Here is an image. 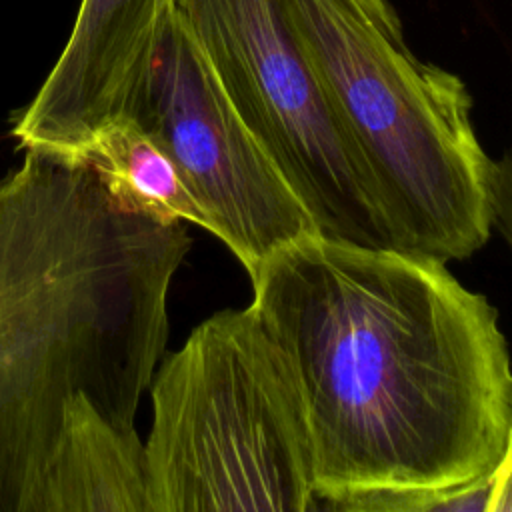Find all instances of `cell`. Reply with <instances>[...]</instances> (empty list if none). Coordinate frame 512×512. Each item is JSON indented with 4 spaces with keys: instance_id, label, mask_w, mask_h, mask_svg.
I'll list each match as a JSON object with an SVG mask.
<instances>
[{
    "instance_id": "6",
    "label": "cell",
    "mask_w": 512,
    "mask_h": 512,
    "mask_svg": "<svg viewBox=\"0 0 512 512\" xmlns=\"http://www.w3.org/2000/svg\"><path fill=\"white\" fill-rule=\"evenodd\" d=\"M118 118L134 120L174 160L210 220L208 232L248 276L278 248L318 232L168 2Z\"/></svg>"
},
{
    "instance_id": "1",
    "label": "cell",
    "mask_w": 512,
    "mask_h": 512,
    "mask_svg": "<svg viewBox=\"0 0 512 512\" xmlns=\"http://www.w3.org/2000/svg\"><path fill=\"white\" fill-rule=\"evenodd\" d=\"M250 282L302 394L312 510L448 488L498 464L512 428L508 342L490 300L446 262L314 232Z\"/></svg>"
},
{
    "instance_id": "7",
    "label": "cell",
    "mask_w": 512,
    "mask_h": 512,
    "mask_svg": "<svg viewBox=\"0 0 512 512\" xmlns=\"http://www.w3.org/2000/svg\"><path fill=\"white\" fill-rule=\"evenodd\" d=\"M168 0H82L70 38L12 132L22 150L72 160L116 120L140 80Z\"/></svg>"
},
{
    "instance_id": "9",
    "label": "cell",
    "mask_w": 512,
    "mask_h": 512,
    "mask_svg": "<svg viewBox=\"0 0 512 512\" xmlns=\"http://www.w3.org/2000/svg\"><path fill=\"white\" fill-rule=\"evenodd\" d=\"M72 162L88 166L126 210L210 230V220L174 160L130 118L102 124Z\"/></svg>"
},
{
    "instance_id": "8",
    "label": "cell",
    "mask_w": 512,
    "mask_h": 512,
    "mask_svg": "<svg viewBox=\"0 0 512 512\" xmlns=\"http://www.w3.org/2000/svg\"><path fill=\"white\" fill-rule=\"evenodd\" d=\"M28 512H150L136 426L108 418L84 392L66 408Z\"/></svg>"
},
{
    "instance_id": "4",
    "label": "cell",
    "mask_w": 512,
    "mask_h": 512,
    "mask_svg": "<svg viewBox=\"0 0 512 512\" xmlns=\"http://www.w3.org/2000/svg\"><path fill=\"white\" fill-rule=\"evenodd\" d=\"M144 440L150 512H308L314 462L292 366L250 302L160 360Z\"/></svg>"
},
{
    "instance_id": "5",
    "label": "cell",
    "mask_w": 512,
    "mask_h": 512,
    "mask_svg": "<svg viewBox=\"0 0 512 512\" xmlns=\"http://www.w3.org/2000/svg\"><path fill=\"white\" fill-rule=\"evenodd\" d=\"M318 234L398 248L282 0H168Z\"/></svg>"
},
{
    "instance_id": "10",
    "label": "cell",
    "mask_w": 512,
    "mask_h": 512,
    "mask_svg": "<svg viewBox=\"0 0 512 512\" xmlns=\"http://www.w3.org/2000/svg\"><path fill=\"white\" fill-rule=\"evenodd\" d=\"M492 228L504 238L512 252V140L498 160H492L490 176Z\"/></svg>"
},
{
    "instance_id": "3",
    "label": "cell",
    "mask_w": 512,
    "mask_h": 512,
    "mask_svg": "<svg viewBox=\"0 0 512 512\" xmlns=\"http://www.w3.org/2000/svg\"><path fill=\"white\" fill-rule=\"evenodd\" d=\"M396 246L464 260L492 232V160L460 76L420 60L388 0H282Z\"/></svg>"
},
{
    "instance_id": "11",
    "label": "cell",
    "mask_w": 512,
    "mask_h": 512,
    "mask_svg": "<svg viewBox=\"0 0 512 512\" xmlns=\"http://www.w3.org/2000/svg\"><path fill=\"white\" fill-rule=\"evenodd\" d=\"M488 512H512V428L498 464L490 470Z\"/></svg>"
},
{
    "instance_id": "2",
    "label": "cell",
    "mask_w": 512,
    "mask_h": 512,
    "mask_svg": "<svg viewBox=\"0 0 512 512\" xmlns=\"http://www.w3.org/2000/svg\"><path fill=\"white\" fill-rule=\"evenodd\" d=\"M24 152L0 178V512H28L76 394L134 426L192 248L184 222L126 210L88 166Z\"/></svg>"
}]
</instances>
